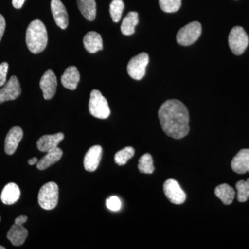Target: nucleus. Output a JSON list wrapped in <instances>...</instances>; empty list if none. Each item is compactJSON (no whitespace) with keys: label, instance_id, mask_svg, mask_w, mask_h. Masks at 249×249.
Here are the masks:
<instances>
[{"label":"nucleus","instance_id":"nucleus-20","mask_svg":"<svg viewBox=\"0 0 249 249\" xmlns=\"http://www.w3.org/2000/svg\"><path fill=\"white\" fill-rule=\"evenodd\" d=\"M63 152L60 147H56L52 151L47 152V155L44 156L37 163V168L40 170L47 169L55 163L59 161L62 158Z\"/></svg>","mask_w":249,"mask_h":249},{"label":"nucleus","instance_id":"nucleus-21","mask_svg":"<svg viewBox=\"0 0 249 249\" xmlns=\"http://www.w3.org/2000/svg\"><path fill=\"white\" fill-rule=\"evenodd\" d=\"M77 4L81 14L88 21H93L96 16V4L95 0H77Z\"/></svg>","mask_w":249,"mask_h":249},{"label":"nucleus","instance_id":"nucleus-28","mask_svg":"<svg viewBox=\"0 0 249 249\" xmlns=\"http://www.w3.org/2000/svg\"><path fill=\"white\" fill-rule=\"evenodd\" d=\"M162 11L165 13L177 12L181 6V0H160Z\"/></svg>","mask_w":249,"mask_h":249},{"label":"nucleus","instance_id":"nucleus-29","mask_svg":"<svg viewBox=\"0 0 249 249\" xmlns=\"http://www.w3.org/2000/svg\"><path fill=\"white\" fill-rule=\"evenodd\" d=\"M106 206L111 211H118L121 209V201L118 196H110L106 201Z\"/></svg>","mask_w":249,"mask_h":249},{"label":"nucleus","instance_id":"nucleus-26","mask_svg":"<svg viewBox=\"0 0 249 249\" xmlns=\"http://www.w3.org/2000/svg\"><path fill=\"white\" fill-rule=\"evenodd\" d=\"M124 7L123 0H112L109 6V12L113 22H119L121 20Z\"/></svg>","mask_w":249,"mask_h":249},{"label":"nucleus","instance_id":"nucleus-15","mask_svg":"<svg viewBox=\"0 0 249 249\" xmlns=\"http://www.w3.org/2000/svg\"><path fill=\"white\" fill-rule=\"evenodd\" d=\"M8 240L16 247L22 245L28 237V231L23 224L14 222L7 233Z\"/></svg>","mask_w":249,"mask_h":249},{"label":"nucleus","instance_id":"nucleus-19","mask_svg":"<svg viewBox=\"0 0 249 249\" xmlns=\"http://www.w3.org/2000/svg\"><path fill=\"white\" fill-rule=\"evenodd\" d=\"M20 196V190L15 183H9L5 186L1 194V200L6 205H12L17 202Z\"/></svg>","mask_w":249,"mask_h":249},{"label":"nucleus","instance_id":"nucleus-4","mask_svg":"<svg viewBox=\"0 0 249 249\" xmlns=\"http://www.w3.org/2000/svg\"><path fill=\"white\" fill-rule=\"evenodd\" d=\"M89 111L91 115L97 119H107L110 115L107 99L97 89L92 90L90 94Z\"/></svg>","mask_w":249,"mask_h":249},{"label":"nucleus","instance_id":"nucleus-7","mask_svg":"<svg viewBox=\"0 0 249 249\" xmlns=\"http://www.w3.org/2000/svg\"><path fill=\"white\" fill-rule=\"evenodd\" d=\"M149 62L146 53H141L129 60L127 70L129 76L134 80H142L145 74V70Z\"/></svg>","mask_w":249,"mask_h":249},{"label":"nucleus","instance_id":"nucleus-30","mask_svg":"<svg viewBox=\"0 0 249 249\" xmlns=\"http://www.w3.org/2000/svg\"><path fill=\"white\" fill-rule=\"evenodd\" d=\"M9 70V64L4 62L0 65V88L6 83V76Z\"/></svg>","mask_w":249,"mask_h":249},{"label":"nucleus","instance_id":"nucleus-3","mask_svg":"<svg viewBox=\"0 0 249 249\" xmlns=\"http://www.w3.org/2000/svg\"><path fill=\"white\" fill-rule=\"evenodd\" d=\"M59 189L56 183L49 182L42 186L38 193V203L45 210H53L58 203Z\"/></svg>","mask_w":249,"mask_h":249},{"label":"nucleus","instance_id":"nucleus-8","mask_svg":"<svg viewBox=\"0 0 249 249\" xmlns=\"http://www.w3.org/2000/svg\"><path fill=\"white\" fill-rule=\"evenodd\" d=\"M163 191L165 196L173 204H182L186 201V193L181 189L176 180L173 178L166 180L163 184Z\"/></svg>","mask_w":249,"mask_h":249},{"label":"nucleus","instance_id":"nucleus-2","mask_svg":"<svg viewBox=\"0 0 249 249\" xmlns=\"http://www.w3.org/2000/svg\"><path fill=\"white\" fill-rule=\"evenodd\" d=\"M26 42L31 53L37 54L45 50L48 42L47 29L39 19L29 24L26 33Z\"/></svg>","mask_w":249,"mask_h":249},{"label":"nucleus","instance_id":"nucleus-17","mask_svg":"<svg viewBox=\"0 0 249 249\" xmlns=\"http://www.w3.org/2000/svg\"><path fill=\"white\" fill-rule=\"evenodd\" d=\"M83 44L87 52L90 53H96L103 48L102 37L95 31H90L85 36Z\"/></svg>","mask_w":249,"mask_h":249},{"label":"nucleus","instance_id":"nucleus-12","mask_svg":"<svg viewBox=\"0 0 249 249\" xmlns=\"http://www.w3.org/2000/svg\"><path fill=\"white\" fill-rule=\"evenodd\" d=\"M23 135L24 134L21 127L16 126L10 129L4 142V150L7 155H12L16 152Z\"/></svg>","mask_w":249,"mask_h":249},{"label":"nucleus","instance_id":"nucleus-25","mask_svg":"<svg viewBox=\"0 0 249 249\" xmlns=\"http://www.w3.org/2000/svg\"><path fill=\"white\" fill-rule=\"evenodd\" d=\"M134 153H135V151H134L133 147H124L120 151L116 152L115 157H114V160H115L116 164L124 165L134 157Z\"/></svg>","mask_w":249,"mask_h":249},{"label":"nucleus","instance_id":"nucleus-13","mask_svg":"<svg viewBox=\"0 0 249 249\" xmlns=\"http://www.w3.org/2000/svg\"><path fill=\"white\" fill-rule=\"evenodd\" d=\"M65 138L63 133L48 134L40 137L37 142V147L40 152H48L58 147L60 142Z\"/></svg>","mask_w":249,"mask_h":249},{"label":"nucleus","instance_id":"nucleus-32","mask_svg":"<svg viewBox=\"0 0 249 249\" xmlns=\"http://www.w3.org/2000/svg\"><path fill=\"white\" fill-rule=\"evenodd\" d=\"M25 0H12V4L14 8L19 9L22 7Z\"/></svg>","mask_w":249,"mask_h":249},{"label":"nucleus","instance_id":"nucleus-16","mask_svg":"<svg viewBox=\"0 0 249 249\" xmlns=\"http://www.w3.org/2000/svg\"><path fill=\"white\" fill-rule=\"evenodd\" d=\"M249 167V149H242L232 159L231 168L235 173L245 174Z\"/></svg>","mask_w":249,"mask_h":249},{"label":"nucleus","instance_id":"nucleus-24","mask_svg":"<svg viewBox=\"0 0 249 249\" xmlns=\"http://www.w3.org/2000/svg\"><path fill=\"white\" fill-rule=\"evenodd\" d=\"M138 168L140 173L144 174H152L155 170L153 165V160L151 155L145 154L141 157L139 160Z\"/></svg>","mask_w":249,"mask_h":249},{"label":"nucleus","instance_id":"nucleus-14","mask_svg":"<svg viewBox=\"0 0 249 249\" xmlns=\"http://www.w3.org/2000/svg\"><path fill=\"white\" fill-rule=\"evenodd\" d=\"M103 149L100 145L90 147L84 158L85 169L88 172H93L97 169L102 157Z\"/></svg>","mask_w":249,"mask_h":249},{"label":"nucleus","instance_id":"nucleus-27","mask_svg":"<svg viewBox=\"0 0 249 249\" xmlns=\"http://www.w3.org/2000/svg\"><path fill=\"white\" fill-rule=\"evenodd\" d=\"M237 191V200L245 202L249 199V178L247 181L241 180L235 185Z\"/></svg>","mask_w":249,"mask_h":249},{"label":"nucleus","instance_id":"nucleus-33","mask_svg":"<svg viewBox=\"0 0 249 249\" xmlns=\"http://www.w3.org/2000/svg\"><path fill=\"white\" fill-rule=\"evenodd\" d=\"M28 217L25 215H20L15 219V222L18 223V224H24V223L27 222Z\"/></svg>","mask_w":249,"mask_h":249},{"label":"nucleus","instance_id":"nucleus-11","mask_svg":"<svg viewBox=\"0 0 249 249\" xmlns=\"http://www.w3.org/2000/svg\"><path fill=\"white\" fill-rule=\"evenodd\" d=\"M51 9L57 25L60 29H67L69 24L68 14L62 1L60 0H52Z\"/></svg>","mask_w":249,"mask_h":249},{"label":"nucleus","instance_id":"nucleus-22","mask_svg":"<svg viewBox=\"0 0 249 249\" xmlns=\"http://www.w3.org/2000/svg\"><path fill=\"white\" fill-rule=\"evenodd\" d=\"M138 23V13L131 11L123 20L121 27V32L124 36L132 35L135 32V27Z\"/></svg>","mask_w":249,"mask_h":249},{"label":"nucleus","instance_id":"nucleus-10","mask_svg":"<svg viewBox=\"0 0 249 249\" xmlns=\"http://www.w3.org/2000/svg\"><path fill=\"white\" fill-rule=\"evenodd\" d=\"M57 85L58 82L55 73L53 70H47L41 78L40 82V89L45 100L52 99L55 96Z\"/></svg>","mask_w":249,"mask_h":249},{"label":"nucleus","instance_id":"nucleus-37","mask_svg":"<svg viewBox=\"0 0 249 249\" xmlns=\"http://www.w3.org/2000/svg\"><path fill=\"white\" fill-rule=\"evenodd\" d=\"M248 172H249V167Z\"/></svg>","mask_w":249,"mask_h":249},{"label":"nucleus","instance_id":"nucleus-35","mask_svg":"<svg viewBox=\"0 0 249 249\" xmlns=\"http://www.w3.org/2000/svg\"><path fill=\"white\" fill-rule=\"evenodd\" d=\"M6 248H5L4 247H2V246H1L0 245V249H5Z\"/></svg>","mask_w":249,"mask_h":249},{"label":"nucleus","instance_id":"nucleus-31","mask_svg":"<svg viewBox=\"0 0 249 249\" xmlns=\"http://www.w3.org/2000/svg\"><path fill=\"white\" fill-rule=\"evenodd\" d=\"M5 28H6V21H5L3 16L0 14V41L2 38L3 35H4Z\"/></svg>","mask_w":249,"mask_h":249},{"label":"nucleus","instance_id":"nucleus-23","mask_svg":"<svg viewBox=\"0 0 249 249\" xmlns=\"http://www.w3.org/2000/svg\"><path fill=\"white\" fill-rule=\"evenodd\" d=\"M214 194L222 201L223 204L230 205L235 198V192L232 187L227 183H224L216 187Z\"/></svg>","mask_w":249,"mask_h":249},{"label":"nucleus","instance_id":"nucleus-5","mask_svg":"<svg viewBox=\"0 0 249 249\" xmlns=\"http://www.w3.org/2000/svg\"><path fill=\"white\" fill-rule=\"evenodd\" d=\"M201 25L198 22H192L181 28L177 34V42L181 46H190L199 39L201 34Z\"/></svg>","mask_w":249,"mask_h":249},{"label":"nucleus","instance_id":"nucleus-34","mask_svg":"<svg viewBox=\"0 0 249 249\" xmlns=\"http://www.w3.org/2000/svg\"><path fill=\"white\" fill-rule=\"evenodd\" d=\"M37 161H38V160L36 157H34V158H31L30 160H28V163H29V165H33L37 164Z\"/></svg>","mask_w":249,"mask_h":249},{"label":"nucleus","instance_id":"nucleus-36","mask_svg":"<svg viewBox=\"0 0 249 249\" xmlns=\"http://www.w3.org/2000/svg\"><path fill=\"white\" fill-rule=\"evenodd\" d=\"M0 222H1V217H0Z\"/></svg>","mask_w":249,"mask_h":249},{"label":"nucleus","instance_id":"nucleus-9","mask_svg":"<svg viewBox=\"0 0 249 249\" xmlns=\"http://www.w3.org/2000/svg\"><path fill=\"white\" fill-rule=\"evenodd\" d=\"M22 93L20 84L17 77H11L2 89L0 90V104L6 101H14L19 97Z\"/></svg>","mask_w":249,"mask_h":249},{"label":"nucleus","instance_id":"nucleus-1","mask_svg":"<svg viewBox=\"0 0 249 249\" xmlns=\"http://www.w3.org/2000/svg\"><path fill=\"white\" fill-rule=\"evenodd\" d=\"M160 126L168 137L184 138L190 130L189 114L185 105L178 100L165 101L159 110Z\"/></svg>","mask_w":249,"mask_h":249},{"label":"nucleus","instance_id":"nucleus-6","mask_svg":"<svg viewBox=\"0 0 249 249\" xmlns=\"http://www.w3.org/2000/svg\"><path fill=\"white\" fill-rule=\"evenodd\" d=\"M229 47L235 55H242L249 45V37L241 27L232 28L229 36Z\"/></svg>","mask_w":249,"mask_h":249},{"label":"nucleus","instance_id":"nucleus-18","mask_svg":"<svg viewBox=\"0 0 249 249\" xmlns=\"http://www.w3.org/2000/svg\"><path fill=\"white\" fill-rule=\"evenodd\" d=\"M80 75L76 67H69L61 77L62 85L70 90H75L79 83Z\"/></svg>","mask_w":249,"mask_h":249}]
</instances>
